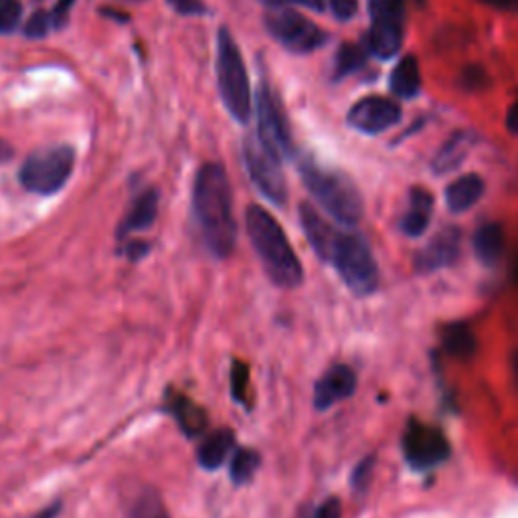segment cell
Segmentation results:
<instances>
[{
	"instance_id": "6da1fadb",
	"label": "cell",
	"mask_w": 518,
	"mask_h": 518,
	"mask_svg": "<svg viewBox=\"0 0 518 518\" xmlns=\"http://www.w3.org/2000/svg\"><path fill=\"white\" fill-rule=\"evenodd\" d=\"M193 213L207 251L225 259L235 249L237 225L233 217V197L227 172L217 162L199 168L193 187Z\"/></svg>"
},
{
	"instance_id": "7a4b0ae2",
	"label": "cell",
	"mask_w": 518,
	"mask_h": 518,
	"mask_svg": "<svg viewBox=\"0 0 518 518\" xmlns=\"http://www.w3.org/2000/svg\"><path fill=\"white\" fill-rule=\"evenodd\" d=\"M245 227L268 278L278 288H298L304 282V268L286 231L274 215L264 207L251 205L245 211Z\"/></svg>"
},
{
	"instance_id": "3957f363",
	"label": "cell",
	"mask_w": 518,
	"mask_h": 518,
	"mask_svg": "<svg viewBox=\"0 0 518 518\" xmlns=\"http://www.w3.org/2000/svg\"><path fill=\"white\" fill-rule=\"evenodd\" d=\"M300 175L312 199L338 225L355 227L363 219V197L347 175H342L338 170L322 168L314 160H304L300 164Z\"/></svg>"
},
{
	"instance_id": "277c9868",
	"label": "cell",
	"mask_w": 518,
	"mask_h": 518,
	"mask_svg": "<svg viewBox=\"0 0 518 518\" xmlns=\"http://www.w3.org/2000/svg\"><path fill=\"white\" fill-rule=\"evenodd\" d=\"M324 262L355 296L367 298L379 290V266L369 241L355 231L336 229Z\"/></svg>"
},
{
	"instance_id": "5b68a950",
	"label": "cell",
	"mask_w": 518,
	"mask_h": 518,
	"mask_svg": "<svg viewBox=\"0 0 518 518\" xmlns=\"http://www.w3.org/2000/svg\"><path fill=\"white\" fill-rule=\"evenodd\" d=\"M217 85L229 114L237 122L247 124L253 110L249 77L241 51L227 29H221L217 35Z\"/></svg>"
},
{
	"instance_id": "8992f818",
	"label": "cell",
	"mask_w": 518,
	"mask_h": 518,
	"mask_svg": "<svg viewBox=\"0 0 518 518\" xmlns=\"http://www.w3.org/2000/svg\"><path fill=\"white\" fill-rule=\"evenodd\" d=\"M75 152L69 146H49L39 148L21 166V185L35 195H55L59 193L73 172Z\"/></svg>"
},
{
	"instance_id": "52a82bcc",
	"label": "cell",
	"mask_w": 518,
	"mask_h": 518,
	"mask_svg": "<svg viewBox=\"0 0 518 518\" xmlns=\"http://www.w3.org/2000/svg\"><path fill=\"white\" fill-rule=\"evenodd\" d=\"M243 162L255 189L272 205L284 207L288 203V185L282 170V158L255 134L247 136L243 142Z\"/></svg>"
},
{
	"instance_id": "ba28073f",
	"label": "cell",
	"mask_w": 518,
	"mask_h": 518,
	"mask_svg": "<svg viewBox=\"0 0 518 518\" xmlns=\"http://www.w3.org/2000/svg\"><path fill=\"white\" fill-rule=\"evenodd\" d=\"M403 458L413 472H427L442 466L452 456L450 440L440 427L411 419L403 434Z\"/></svg>"
},
{
	"instance_id": "9c48e42d",
	"label": "cell",
	"mask_w": 518,
	"mask_h": 518,
	"mask_svg": "<svg viewBox=\"0 0 518 518\" xmlns=\"http://www.w3.org/2000/svg\"><path fill=\"white\" fill-rule=\"evenodd\" d=\"M369 15L371 29L367 35V51L381 61L393 59L403 45V0H369Z\"/></svg>"
},
{
	"instance_id": "30bf717a",
	"label": "cell",
	"mask_w": 518,
	"mask_h": 518,
	"mask_svg": "<svg viewBox=\"0 0 518 518\" xmlns=\"http://www.w3.org/2000/svg\"><path fill=\"white\" fill-rule=\"evenodd\" d=\"M270 35L292 53H312L326 43V33L310 19L292 9H278L266 15Z\"/></svg>"
},
{
	"instance_id": "8fae6325",
	"label": "cell",
	"mask_w": 518,
	"mask_h": 518,
	"mask_svg": "<svg viewBox=\"0 0 518 518\" xmlns=\"http://www.w3.org/2000/svg\"><path fill=\"white\" fill-rule=\"evenodd\" d=\"M257 138L280 158H290L294 152L282 108L266 83L257 94Z\"/></svg>"
},
{
	"instance_id": "7c38bea8",
	"label": "cell",
	"mask_w": 518,
	"mask_h": 518,
	"mask_svg": "<svg viewBox=\"0 0 518 518\" xmlns=\"http://www.w3.org/2000/svg\"><path fill=\"white\" fill-rule=\"evenodd\" d=\"M401 116L403 110L395 100L383 96H367L349 110L347 122L353 130L361 134L379 136L395 128L401 122Z\"/></svg>"
},
{
	"instance_id": "4fadbf2b",
	"label": "cell",
	"mask_w": 518,
	"mask_h": 518,
	"mask_svg": "<svg viewBox=\"0 0 518 518\" xmlns=\"http://www.w3.org/2000/svg\"><path fill=\"white\" fill-rule=\"evenodd\" d=\"M462 249V231L458 227H444L415 257V268L421 274L440 272L454 266Z\"/></svg>"
},
{
	"instance_id": "5bb4252c",
	"label": "cell",
	"mask_w": 518,
	"mask_h": 518,
	"mask_svg": "<svg viewBox=\"0 0 518 518\" xmlns=\"http://www.w3.org/2000/svg\"><path fill=\"white\" fill-rule=\"evenodd\" d=\"M357 389V375L349 365H332L314 385V407L328 411L336 403L353 397Z\"/></svg>"
},
{
	"instance_id": "9a60e30c",
	"label": "cell",
	"mask_w": 518,
	"mask_h": 518,
	"mask_svg": "<svg viewBox=\"0 0 518 518\" xmlns=\"http://www.w3.org/2000/svg\"><path fill=\"white\" fill-rule=\"evenodd\" d=\"M431 217H434V195L421 187L411 189L407 199V211L403 213L399 223L401 233L411 239L421 237L427 231Z\"/></svg>"
},
{
	"instance_id": "2e32d148",
	"label": "cell",
	"mask_w": 518,
	"mask_h": 518,
	"mask_svg": "<svg viewBox=\"0 0 518 518\" xmlns=\"http://www.w3.org/2000/svg\"><path fill=\"white\" fill-rule=\"evenodd\" d=\"M476 142V136L468 130H460L456 134H452L436 152V156L431 158V172L434 175H450V172L458 170L464 160L468 158L472 146Z\"/></svg>"
},
{
	"instance_id": "e0dca14e",
	"label": "cell",
	"mask_w": 518,
	"mask_h": 518,
	"mask_svg": "<svg viewBox=\"0 0 518 518\" xmlns=\"http://www.w3.org/2000/svg\"><path fill=\"white\" fill-rule=\"evenodd\" d=\"M158 199L160 197H158L156 189H148V191L140 193L118 227V239H126L132 233H140V231H146L148 227H152V223L156 221V215H158Z\"/></svg>"
},
{
	"instance_id": "ac0fdd59",
	"label": "cell",
	"mask_w": 518,
	"mask_h": 518,
	"mask_svg": "<svg viewBox=\"0 0 518 518\" xmlns=\"http://www.w3.org/2000/svg\"><path fill=\"white\" fill-rule=\"evenodd\" d=\"M484 191H486L484 179L476 175V172H470V175H462L448 185L446 205L452 213L462 215L480 203V199L484 197Z\"/></svg>"
},
{
	"instance_id": "d6986e66",
	"label": "cell",
	"mask_w": 518,
	"mask_h": 518,
	"mask_svg": "<svg viewBox=\"0 0 518 518\" xmlns=\"http://www.w3.org/2000/svg\"><path fill=\"white\" fill-rule=\"evenodd\" d=\"M166 411L175 417L181 431L189 440L205 434L209 419H207L205 411L199 405H195L189 397H185V395L166 397Z\"/></svg>"
},
{
	"instance_id": "ffe728a7",
	"label": "cell",
	"mask_w": 518,
	"mask_h": 518,
	"mask_svg": "<svg viewBox=\"0 0 518 518\" xmlns=\"http://www.w3.org/2000/svg\"><path fill=\"white\" fill-rule=\"evenodd\" d=\"M298 215H300V225L304 229V235H306L310 247L324 262L328 247L334 239L336 227L330 225L310 203H302L300 209H298Z\"/></svg>"
},
{
	"instance_id": "44dd1931",
	"label": "cell",
	"mask_w": 518,
	"mask_h": 518,
	"mask_svg": "<svg viewBox=\"0 0 518 518\" xmlns=\"http://www.w3.org/2000/svg\"><path fill=\"white\" fill-rule=\"evenodd\" d=\"M233 448H235V434L229 427L213 431V434L207 436L197 450L199 466L207 472L219 470L225 464V460L231 456Z\"/></svg>"
},
{
	"instance_id": "7402d4cb",
	"label": "cell",
	"mask_w": 518,
	"mask_h": 518,
	"mask_svg": "<svg viewBox=\"0 0 518 518\" xmlns=\"http://www.w3.org/2000/svg\"><path fill=\"white\" fill-rule=\"evenodd\" d=\"M472 247L478 262L484 268H496L504 253V231L500 223H484L474 231Z\"/></svg>"
},
{
	"instance_id": "603a6c76",
	"label": "cell",
	"mask_w": 518,
	"mask_h": 518,
	"mask_svg": "<svg viewBox=\"0 0 518 518\" xmlns=\"http://www.w3.org/2000/svg\"><path fill=\"white\" fill-rule=\"evenodd\" d=\"M389 88L395 98L413 100L421 90V69L415 55H405L389 75Z\"/></svg>"
},
{
	"instance_id": "cb8c5ba5",
	"label": "cell",
	"mask_w": 518,
	"mask_h": 518,
	"mask_svg": "<svg viewBox=\"0 0 518 518\" xmlns=\"http://www.w3.org/2000/svg\"><path fill=\"white\" fill-rule=\"evenodd\" d=\"M442 344L450 357L468 361L476 355L478 340L466 322H452L442 330Z\"/></svg>"
},
{
	"instance_id": "d4e9b609",
	"label": "cell",
	"mask_w": 518,
	"mask_h": 518,
	"mask_svg": "<svg viewBox=\"0 0 518 518\" xmlns=\"http://www.w3.org/2000/svg\"><path fill=\"white\" fill-rule=\"evenodd\" d=\"M262 466V456L251 448H237L229 464V478L233 486H245L253 480L255 472Z\"/></svg>"
},
{
	"instance_id": "484cf974",
	"label": "cell",
	"mask_w": 518,
	"mask_h": 518,
	"mask_svg": "<svg viewBox=\"0 0 518 518\" xmlns=\"http://www.w3.org/2000/svg\"><path fill=\"white\" fill-rule=\"evenodd\" d=\"M365 63V51L357 45H342L334 61V77H347Z\"/></svg>"
},
{
	"instance_id": "4316f807",
	"label": "cell",
	"mask_w": 518,
	"mask_h": 518,
	"mask_svg": "<svg viewBox=\"0 0 518 518\" xmlns=\"http://www.w3.org/2000/svg\"><path fill=\"white\" fill-rule=\"evenodd\" d=\"M231 397L249 409V367L239 361H233L231 365Z\"/></svg>"
},
{
	"instance_id": "83f0119b",
	"label": "cell",
	"mask_w": 518,
	"mask_h": 518,
	"mask_svg": "<svg viewBox=\"0 0 518 518\" xmlns=\"http://www.w3.org/2000/svg\"><path fill=\"white\" fill-rule=\"evenodd\" d=\"M23 9L19 0H0V35L11 33L21 21Z\"/></svg>"
},
{
	"instance_id": "f1b7e54d",
	"label": "cell",
	"mask_w": 518,
	"mask_h": 518,
	"mask_svg": "<svg viewBox=\"0 0 518 518\" xmlns=\"http://www.w3.org/2000/svg\"><path fill=\"white\" fill-rule=\"evenodd\" d=\"M373 468H375V458H373V456L361 460V462L355 466V470H353V474H351V488H353L355 492H365V490L369 488V482H371V478H373Z\"/></svg>"
},
{
	"instance_id": "f546056e",
	"label": "cell",
	"mask_w": 518,
	"mask_h": 518,
	"mask_svg": "<svg viewBox=\"0 0 518 518\" xmlns=\"http://www.w3.org/2000/svg\"><path fill=\"white\" fill-rule=\"evenodd\" d=\"M132 518H168V514L164 512L158 498L148 494L138 500V504L132 510Z\"/></svg>"
},
{
	"instance_id": "4dcf8cb0",
	"label": "cell",
	"mask_w": 518,
	"mask_h": 518,
	"mask_svg": "<svg viewBox=\"0 0 518 518\" xmlns=\"http://www.w3.org/2000/svg\"><path fill=\"white\" fill-rule=\"evenodd\" d=\"M328 9L332 11V15L340 21H349L355 17L359 3L357 0H328Z\"/></svg>"
},
{
	"instance_id": "1f68e13d",
	"label": "cell",
	"mask_w": 518,
	"mask_h": 518,
	"mask_svg": "<svg viewBox=\"0 0 518 518\" xmlns=\"http://www.w3.org/2000/svg\"><path fill=\"white\" fill-rule=\"evenodd\" d=\"M264 5L270 7H278V9H286V7H304L310 11H324L326 9V0H262Z\"/></svg>"
},
{
	"instance_id": "d6a6232c",
	"label": "cell",
	"mask_w": 518,
	"mask_h": 518,
	"mask_svg": "<svg viewBox=\"0 0 518 518\" xmlns=\"http://www.w3.org/2000/svg\"><path fill=\"white\" fill-rule=\"evenodd\" d=\"M49 25H51V19L47 17V13H35L27 25H25V31L29 37H43L47 31H49Z\"/></svg>"
},
{
	"instance_id": "836d02e7",
	"label": "cell",
	"mask_w": 518,
	"mask_h": 518,
	"mask_svg": "<svg viewBox=\"0 0 518 518\" xmlns=\"http://www.w3.org/2000/svg\"><path fill=\"white\" fill-rule=\"evenodd\" d=\"M168 5L181 15H201L205 13V5L201 0H168Z\"/></svg>"
},
{
	"instance_id": "e575fe53",
	"label": "cell",
	"mask_w": 518,
	"mask_h": 518,
	"mask_svg": "<svg viewBox=\"0 0 518 518\" xmlns=\"http://www.w3.org/2000/svg\"><path fill=\"white\" fill-rule=\"evenodd\" d=\"M312 518H342V512H340V500L338 498H326L314 512Z\"/></svg>"
},
{
	"instance_id": "d590c367",
	"label": "cell",
	"mask_w": 518,
	"mask_h": 518,
	"mask_svg": "<svg viewBox=\"0 0 518 518\" xmlns=\"http://www.w3.org/2000/svg\"><path fill=\"white\" fill-rule=\"evenodd\" d=\"M148 251H150V245H148V243H142V241H132V243H128V245L122 249V253L130 259L132 264L140 262L142 257L148 255Z\"/></svg>"
},
{
	"instance_id": "8d00e7d4",
	"label": "cell",
	"mask_w": 518,
	"mask_h": 518,
	"mask_svg": "<svg viewBox=\"0 0 518 518\" xmlns=\"http://www.w3.org/2000/svg\"><path fill=\"white\" fill-rule=\"evenodd\" d=\"M486 7L504 11V13H518V0H480Z\"/></svg>"
},
{
	"instance_id": "74e56055",
	"label": "cell",
	"mask_w": 518,
	"mask_h": 518,
	"mask_svg": "<svg viewBox=\"0 0 518 518\" xmlns=\"http://www.w3.org/2000/svg\"><path fill=\"white\" fill-rule=\"evenodd\" d=\"M504 126L508 130V134L518 136V100L508 108V112L504 116Z\"/></svg>"
},
{
	"instance_id": "f35d334b",
	"label": "cell",
	"mask_w": 518,
	"mask_h": 518,
	"mask_svg": "<svg viewBox=\"0 0 518 518\" xmlns=\"http://www.w3.org/2000/svg\"><path fill=\"white\" fill-rule=\"evenodd\" d=\"M75 3V0H61V3L55 7V17H53V21H55V25H61L65 19H67V15H69V9H71V5Z\"/></svg>"
},
{
	"instance_id": "ab89813d",
	"label": "cell",
	"mask_w": 518,
	"mask_h": 518,
	"mask_svg": "<svg viewBox=\"0 0 518 518\" xmlns=\"http://www.w3.org/2000/svg\"><path fill=\"white\" fill-rule=\"evenodd\" d=\"M59 512H61V502H53L51 506H47V508L39 510L33 518H57V516H59Z\"/></svg>"
},
{
	"instance_id": "60d3db41",
	"label": "cell",
	"mask_w": 518,
	"mask_h": 518,
	"mask_svg": "<svg viewBox=\"0 0 518 518\" xmlns=\"http://www.w3.org/2000/svg\"><path fill=\"white\" fill-rule=\"evenodd\" d=\"M13 158V148L5 140H0V164H5L7 160Z\"/></svg>"
},
{
	"instance_id": "b9f144b4",
	"label": "cell",
	"mask_w": 518,
	"mask_h": 518,
	"mask_svg": "<svg viewBox=\"0 0 518 518\" xmlns=\"http://www.w3.org/2000/svg\"><path fill=\"white\" fill-rule=\"evenodd\" d=\"M510 371H512V379H514V383L518 387V349L510 357Z\"/></svg>"
},
{
	"instance_id": "7bdbcfd3",
	"label": "cell",
	"mask_w": 518,
	"mask_h": 518,
	"mask_svg": "<svg viewBox=\"0 0 518 518\" xmlns=\"http://www.w3.org/2000/svg\"><path fill=\"white\" fill-rule=\"evenodd\" d=\"M132 3H136V0H132Z\"/></svg>"
}]
</instances>
